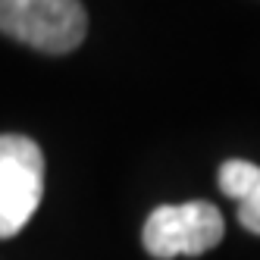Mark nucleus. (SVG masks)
<instances>
[{
    "instance_id": "1",
    "label": "nucleus",
    "mask_w": 260,
    "mask_h": 260,
    "mask_svg": "<svg viewBox=\"0 0 260 260\" xmlns=\"http://www.w3.org/2000/svg\"><path fill=\"white\" fill-rule=\"evenodd\" d=\"M0 35L41 53H69L88 35L82 0H0Z\"/></svg>"
},
{
    "instance_id": "2",
    "label": "nucleus",
    "mask_w": 260,
    "mask_h": 260,
    "mask_svg": "<svg viewBox=\"0 0 260 260\" xmlns=\"http://www.w3.org/2000/svg\"><path fill=\"white\" fill-rule=\"evenodd\" d=\"M226 232L222 213L210 201H185V204H163L147 216L141 241L144 251L157 260L173 257H198L216 248Z\"/></svg>"
},
{
    "instance_id": "3",
    "label": "nucleus",
    "mask_w": 260,
    "mask_h": 260,
    "mask_svg": "<svg viewBox=\"0 0 260 260\" xmlns=\"http://www.w3.org/2000/svg\"><path fill=\"white\" fill-rule=\"evenodd\" d=\"M44 194V154L28 135H0V238L25 229Z\"/></svg>"
},
{
    "instance_id": "4",
    "label": "nucleus",
    "mask_w": 260,
    "mask_h": 260,
    "mask_svg": "<svg viewBox=\"0 0 260 260\" xmlns=\"http://www.w3.org/2000/svg\"><path fill=\"white\" fill-rule=\"evenodd\" d=\"M219 191L238 201V222L260 235V166L251 160H226L219 166Z\"/></svg>"
}]
</instances>
